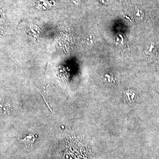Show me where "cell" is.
<instances>
[{
  "label": "cell",
  "mask_w": 159,
  "mask_h": 159,
  "mask_svg": "<svg viewBox=\"0 0 159 159\" xmlns=\"http://www.w3.org/2000/svg\"><path fill=\"white\" fill-rule=\"evenodd\" d=\"M155 48V47L152 44H150V45L148 46L147 47V48L145 50V52L146 54H151L152 53V51H153L154 49Z\"/></svg>",
  "instance_id": "obj_4"
},
{
  "label": "cell",
  "mask_w": 159,
  "mask_h": 159,
  "mask_svg": "<svg viewBox=\"0 0 159 159\" xmlns=\"http://www.w3.org/2000/svg\"><path fill=\"white\" fill-rule=\"evenodd\" d=\"M109 1L110 0H100L101 2L103 3V4H107V3H108L109 2Z\"/></svg>",
  "instance_id": "obj_6"
},
{
  "label": "cell",
  "mask_w": 159,
  "mask_h": 159,
  "mask_svg": "<svg viewBox=\"0 0 159 159\" xmlns=\"http://www.w3.org/2000/svg\"><path fill=\"white\" fill-rule=\"evenodd\" d=\"M134 17L137 20H140L143 19L144 13L141 9H137L134 11Z\"/></svg>",
  "instance_id": "obj_2"
},
{
  "label": "cell",
  "mask_w": 159,
  "mask_h": 159,
  "mask_svg": "<svg viewBox=\"0 0 159 159\" xmlns=\"http://www.w3.org/2000/svg\"><path fill=\"white\" fill-rule=\"evenodd\" d=\"M116 45H119V46L124 45L125 42H124V38L121 34H119V35H117L116 38Z\"/></svg>",
  "instance_id": "obj_3"
},
{
  "label": "cell",
  "mask_w": 159,
  "mask_h": 159,
  "mask_svg": "<svg viewBox=\"0 0 159 159\" xmlns=\"http://www.w3.org/2000/svg\"><path fill=\"white\" fill-rule=\"evenodd\" d=\"M35 138L33 134H29L20 141V143L24 147L27 148L32 147L35 141Z\"/></svg>",
  "instance_id": "obj_1"
},
{
  "label": "cell",
  "mask_w": 159,
  "mask_h": 159,
  "mask_svg": "<svg viewBox=\"0 0 159 159\" xmlns=\"http://www.w3.org/2000/svg\"><path fill=\"white\" fill-rule=\"evenodd\" d=\"M47 2H46V1H43V2H40L39 3V6H42V8H43V9H47V7H49V6H50V5L48 3H47Z\"/></svg>",
  "instance_id": "obj_5"
}]
</instances>
